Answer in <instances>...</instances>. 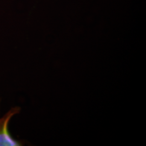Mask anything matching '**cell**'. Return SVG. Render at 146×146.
Listing matches in <instances>:
<instances>
[{"label": "cell", "instance_id": "cell-1", "mask_svg": "<svg viewBox=\"0 0 146 146\" xmlns=\"http://www.w3.org/2000/svg\"><path fill=\"white\" fill-rule=\"evenodd\" d=\"M18 107L11 108L5 115L0 117V146H20V141L14 139L10 133L9 125L12 118L20 112Z\"/></svg>", "mask_w": 146, "mask_h": 146}]
</instances>
